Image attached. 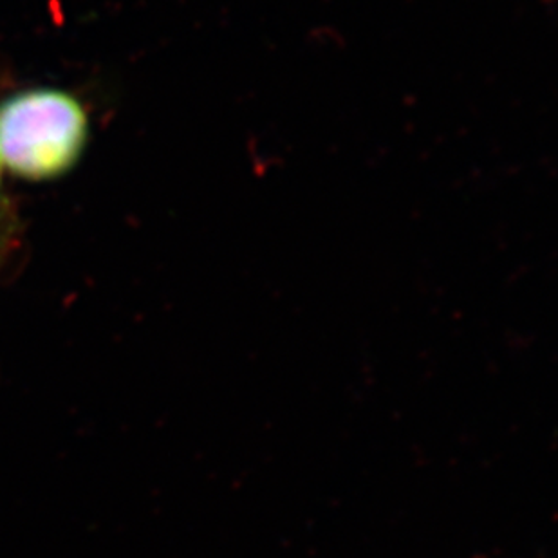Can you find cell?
<instances>
[{
    "instance_id": "cell-1",
    "label": "cell",
    "mask_w": 558,
    "mask_h": 558,
    "mask_svg": "<svg viewBox=\"0 0 558 558\" xmlns=\"http://www.w3.org/2000/svg\"><path fill=\"white\" fill-rule=\"evenodd\" d=\"M85 136L84 109L62 90H27L0 106V163L29 180L65 172Z\"/></svg>"
}]
</instances>
